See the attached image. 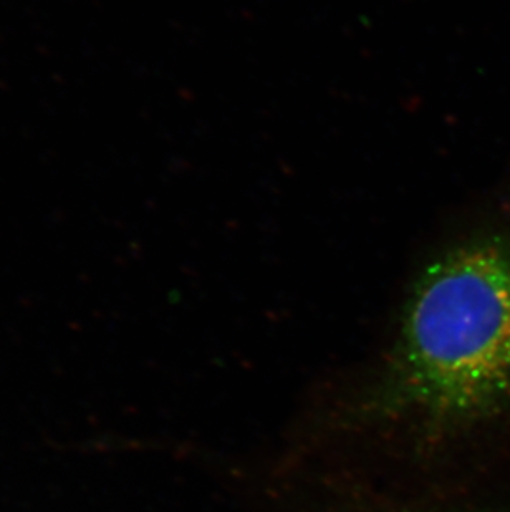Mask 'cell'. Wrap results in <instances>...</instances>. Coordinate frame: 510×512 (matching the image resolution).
<instances>
[{
	"instance_id": "obj_1",
	"label": "cell",
	"mask_w": 510,
	"mask_h": 512,
	"mask_svg": "<svg viewBox=\"0 0 510 512\" xmlns=\"http://www.w3.org/2000/svg\"><path fill=\"white\" fill-rule=\"evenodd\" d=\"M383 401L434 426L472 423L509 405V241L462 244L419 277Z\"/></svg>"
}]
</instances>
